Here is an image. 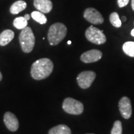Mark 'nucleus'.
<instances>
[{
  "instance_id": "3",
  "label": "nucleus",
  "mask_w": 134,
  "mask_h": 134,
  "mask_svg": "<svg viewBox=\"0 0 134 134\" xmlns=\"http://www.w3.org/2000/svg\"><path fill=\"white\" fill-rule=\"evenodd\" d=\"M19 39L22 50L24 53H28L32 51L35 45V36L31 27L27 26L22 29Z\"/></svg>"
},
{
  "instance_id": "26",
  "label": "nucleus",
  "mask_w": 134,
  "mask_h": 134,
  "mask_svg": "<svg viewBox=\"0 0 134 134\" xmlns=\"http://www.w3.org/2000/svg\"><path fill=\"white\" fill-rule=\"evenodd\" d=\"M67 43H68V45H70V44H71V42L70 41H68V42H67Z\"/></svg>"
},
{
  "instance_id": "17",
  "label": "nucleus",
  "mask_w": 134,
  "mask_h": 134,
  "mask_svg": "<svg viewBox=\"0 0 134 134\" xmlns=\"http://www.w3.org/2000/svg\"><path fill=\"white\" fill-rule=\"evenodd\" d=\"M13 26L18 29H23L27 26V21L24 17H18L13 21Z\"/></svg>"
},
{
  "instance_id": "16",
  "label": "nucleus",
  "mask_w": 134,
  "mask_h": 134,
  "mask_svg": "<svg viewBox=\"0 0 134 134\" xmlns=\"http://www.w3.org/2000/svg\"><path fill=\"white\" fill-rule=\"evenodd\" d=\"M31 16L34 20L41 24H45L47 22L46 16L40 11H33L31 13Z\"/></svg>"
},
{
  "instance_id": "1",
  "label": "nucleus",
  "mask_w": 134,
  "mask_h": 134,
  "mask_svg": "<svg viewBox=\"0 0 134 134\" xmlns=\"http://www.w3.org/2000/svg\"><path fill=\"white\" fill-rule=\"evenodd\" d=\"M53 63L49 58L37 60L32 65L31 75L34 80H42L48 78L52 73Z\"/></svg>"
},
{
  "instance_id": "5",
  "label": "nucleus",
  "mask_w": 134,
  "mask_h": 134,
  "mask_svg": "<svg viewBox=\"0 0 134 134\" xmlns=\"http://www.w3.org/2000/svg\"><path fill=\"white\" fill-rule=\"evenodd\" d=\"M85 36L87 40L97 45H101L106 42V37L103 31L91 26L85 32Z\"/></svg>"
},
{
  "instance_id": "10",
  "label": "nucleus",
  "mask_w": 134,
  "mask_h": 134,
  "mask_svg": "<svg viewBox=\"0 0 134 134\" xmlns=\"http://www.w3.org/2000/svg\"><path fill=\"white\" fill-rule=\"evenodd\" d=\"M3 120L7 129L11 132H16L19 128V121L14 114L6 112L4 115Z\"/></svg>"
},
{
  "instance_id": "13",
  "label": "nucleus",
  "mask_w": 134,
  "mask_h": 134,
  "mask_svg": "<svg viewBox=\"0 0 134 134\" xmlns=\"http://www.w3.org/2000/svg\"><path fill=\"white\" fill-rule=\"evenodd\" d=\"M27 7V3L23 0H19L13 3L10 8V13L12 14H17Z\"/></svg>"
},
{
  "instance_id": "21",
  "label": "nucleus",
  "mask_w": 134,
  "mask_h": 134,
  "mask_svg": "<svg viewBox=\"0 0 134 134\" xmlns=\"http://www.w3.org/2000/svg\"><path fill=\"white\" fill-rule=\"evenodd\" d=\"M24 18L27 20V21H28V20L30 19V16L28 14H25L24 16Z\"/></svg>"
},
{
  "instance_id": "25",
  "label": "nucleus",
  "mask_w": 134,
  "mask_h": 134,
  "mask_svg": "<svg viewBox=\"0 0 134 134\" xmlns=\"http://www.w3.org/2000/svg\"><path fill=\"white\" fill-rule=\"evenodd\" d=\"M2 78H3V75H2V74H1V72H0V81H1Z\"/></svg>"
},
{
  "instance_id": "20",
  "label": "nucleus",
  "mask_w": 134,
  "mask_h": 134,
  "mask_svg": "<svg viewBox=\"0 0 134 134\" xmlns=\"http://www.w3.org/2000/svg\"><path fill=\"white\" fill-rule=\"evenodd\" d=\"M129 1L130 0H117V4L119 8H123L128 4Z\"/></svg>"
},
{
  "instance_id": "4",
  "label": "nucleus",
  "mask_w": 134,
  "mask_h": 134,
  "mask_svg": "<svg viewBox=\"0 0 134 134\" xmlns=\"http://www.w3.org/2000/svg\"><path fill=\"white\" fill-rule=\"evenodd\" d=\"M62 108L65 112L72 115L81 114L84 110L83 104L71 98H67L63 100Z\"/></svg>"
},
{
  "instance_id": "2",
  "label": "nucleus",
  "mask_w": 134,
  "mask_h": 134,
  "mask_svg": "<svg viewBox=\"0 0 134 134\" xmlns=\"http://www.w3.org/2000/svg\"><path fill=\"white\" fill-rule=\"evenodd\" d=\"M67 33V28L62 23H57L50 27L47 37L51 46H57L64 39Z\"/></svg>"
},
{
  "instance_id": "24",
  "label": "nucleus",
  "mask_w": 134,
  "mask_h": 134,
  "mask_svg": "<svg viewBox=\"0 0 134 134\" xmlns=\"http://www.w3.org/2000/svg\"><path fill=\"white\" fill-rule=\"evenodd\" d=\"M131 35H132V36H133V37H134V29L132 30V31H131Z\"/></svg>"
},
{
  "instance_id": "15",
  "label": "nucleus",
  "mask_w": 134,
  "mask_h": 134,
  "mask_svg": "<svg viewBox=\"0 0 134 134\" xmlns=\"http://www.w3.org/2000/svg\"><path fill=\"white\" fill-rule=\"evenodd\" d=\"M123 51L128 56L134 57V42L129 41L124 43Z\"/></svg>"
},
{
  "instance_id": "19",
  "label": "nucleus",
  "mask_w": 134,
  "mask_h": 134,
  "mask_svg": "<svg viewBox=\"0 0 134 134\" xmlns=\"http://www.w3.org/2000/svg\"><path fill=\"white\" fill-rule=\"evenodd\" d=\"M111 134H122V122L119 120H116L111 130Z\"/></svg>"
},
{
  "instance_id": "22",
  "label": "nucleus",
  "mask_w": 134,
  "mask_h": 134,
  "mask_svg": "<svg viewBox=\"0 0 134 134\" xmlns=\"http://www.w3.org/2000/svg\"><path fill=\"white\" fill-rule=\"evenodd\" d=\"M126 20H127L126 17H125V16H122V21L125 22V21H126Z\"/></svg>"
},
{
  "instance_id": "9",
  "label": "nucleus",
  "mask_w": 134,
  "mask_h": 134,
  "mask_svg": "<svg viewBox=\"0 0 134 134\" xmlns=\"http://www.w3.org/2000/svg\"><path fill=\"white\" fill-rule=\"evenodd\" d=\"M102 56H103V53L100 50L93 49L83 53L81 55L80 59L84 63H94L99 61L102 58Z\"/></svg>"
},
{
  "instance_id": "14",
  "label": "nucleus",
  "mask_w": 134,
  "mask_h": 134,
  "mask_svg": "<svg viewBox=\"0 0 134 134\" xmlns=\"http://www.w3.org/2000/svg\"><path fill=\"white\" fill-rule=\"evenodd\" d=\"M48 134H71V132L67 125L61 124L52 128L48 131Z\"/></svg>"
},
{
  "instance_id": "11",
  "label": "nucleus",
  "mask_w": 134,
  "mask_h": 134,
  "mask_svg": "<svg viewBox=\"0 0 134 134\" xmlns=\"http://www.w3.org/2000/svg\"><path fill=\"white\" fill-rule=\"evenodd\" d=\"M34 5L38 11L44 14L50 13L53 8L52 2L50 0H34Z\"/></svg>"
},
{
  "instance_id": "18",
  "label": "nucleus",
  "mask_w": 134,
  "mask_h": 134,
  "mask_svg": "<svg viewBox=\"0 0 134 134\" xmlns=\"http://www.w3.org/2000/svg\"><path fill=\"white\" fill-rule=\"evenodd\" d=\"M109 21L111 24L115 27L119 28L121 27L122 21L119 18V16L117 13L114 12L110 14L109 16Z\"/></svg>"
},
{
  "instance_id": "23",
  "label": "nucleus",
  "mask_w": 134,
  "mask_h": 134,
  "mask_svg": "<svg viewBox=\"0 0 134 134\" xmlns=\"http://www.w3.org/2000/svg\"><path fill=\"white\" fill-rule=\"evenodd\" d=\"M132 8L134 11V0H132Z\"/></svg>"
},
{
  "instance_id": "12",
  "label": "nucleus",
  "mask_w": 134,
  "mask_h": 134,
  "mask_svg": "<svg viewBox=\"0 0 134 134\" xmlns=\"http://www.w3.org/2000/svg\"><path fill=\"white\" fill-rule=\"evenodd\" d=\"M14 37V32L6 29L0 34V46H5L12 41Z\"/></svg>"
},
{
  "instance_id": "6",
  "label": "nucleus",
  "mask_w": 134,
  "mask_h": 134,
  "mask_svg": "<svg viewBox=\"0 0 134 134\" xmlns=\"http://www.w3.org/2000/svg\"><path fill=\"white\" fill-rule=\"evenodd\" d=\"M96 78V73L93 71H84L77 76V83L82 89H87L91 86Z\"/></svg>"
},
{
  "instance_id": "27",
  "label": "nucleus",
  "mask_w": 134,
  "mask_h": 134,
  "mask_svg": "<svg viewBox=\"0 0 134 134\" xmlns=\"http://www.w3.org/2000/svg\"><path fill=\"white\" fill-rule=\"evenodd\" d=\"M87 134H93V133H87Z\"/></svg>"
},
{
  "instance_id": "7",
  "label": "nucleus",
  "mask_w": 134,
  "mask_h": 134,
  "mask_svg": "<svg viewBox=\"0 0 134 134\" xmlns=\"http://www.w3.org/2000/svg\"><path fill=\"white\" fill-rule=\"evenodd\" d=\"M85 19L93 24H100L104 22V18L98 10L93 8H87L83 14Z\"/></svg>"
},
{
  "instance_id": "8",
  "label": "nucleus",
  "mask_w": 134,
  "mask_h": 134,
  "mask_svg": "<svg viewBox=\"0 0 134 134\" xmlns=\"http://www.w3.org/2000/svg\"><path fill=\"white\" fill-rule=\"evenodd\" d=\"M120 113L125 119H129L132 114V104L130 99L126 96L123 97L119 103Z\"/></svg>"
}]
</instances>
